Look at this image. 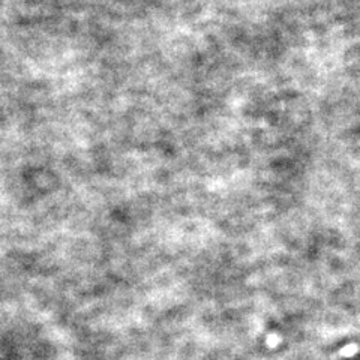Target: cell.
I'll return each mask as SVG.
<instances>
[{"label": "cell", "instance_id": "obj_1", "mask_svg": "<svg viewBox=\"0 0 360 360\" xmlns=\"http://www.w3.org/2000/svg\"><path fill=\"white\" fill-rule=\"evenodd\" d=\"M347 350H344L342 351V354L344 356H353V354H356L357 351H359V348H357V345H350V347H345Z\"/></svg>", "mask_w": 360, "mask_h": 360}]
</instances>
